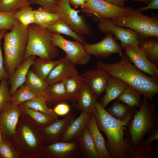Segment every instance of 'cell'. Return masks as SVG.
I'll list each match as a JSON object with an SVG mask.
<instances>
[{
  "label": "cell",
  "instance_id": "f35d334b",
  "mask_svg": "<svg viewBox=\"0 0 158 158\" xmlns=\"http://www.w3.org/2000/svg\"><path fill=\"white\" fill-rule=\"evenodd\" d=\"M131 107L125 104H122L118 101H115L107 111L111 116L119 120L124 119Z\"/></svg>",
  "mask_w": 158,
  "mask_h": 158
},
{
  "label": "cell",
  "instance_id": "7bdbcfd3",
  "mask_svg": "<svg viewBox=\"0 0 158 158\" xmlns=\"http://www.w3.org/2000/svg\"><path fill=\"white\" fill-rule=\"evenodd\" d=\"M59 0H30V4L39 5L45 10L55 13V9Z\"/></svg>",
  "mask_w": 158,
  "mask_h": 158
},
{
  "label": "cell",
  "instance_id": "ee69618b",
  "mask_svg": "<svg viewBox=\"0 0 158 158\" xmlns=\"http://www.w3.org/2000/svg\"><path fill=\"white\" fill-rule=\"evenodd\" d=\"M70 109L69 105L63 102L56 105L52 110L57 116H63L68 114Z\"/></svg>",
  "mask_w": 158,
  "mask_h": 158
},
{
  "label": "cell",
  "instance_id": "b9f144b4",
  "mask_svg": "<svg viewBox=\"0 0 158 158\" xmlns=\"http://www.w3.org/2000/svg\"><path fill=\"white\" fill-rule=\"evenodd\" d=\"M17 21L12 14L0 12V30L11 31Z\"/></svg>",
  "mask_w": 158,
  "mask_h": 158
},
{
  "label": "cell",
  "instance_id": "bcb514c9",
  "mask_svg": "<svg viewBox=\"0 0 158 158\" xmlns=\"http://www.w3.org/2000/svg\"><path fill=\"white\" fill-rule=\"evenodd\" d=\"M158 140V129H156L153 131L151 134L147 137L146 139L143 140L140 144L141 145L147 146L150 145L153 141Z\"/></svg>",
  "mask_w": 158,
  "mask_h": 158
},
{
  "label": "cell",
  "instance_id": "ac0fdd59",
  "mask_svg": "<svg viewBox=\"0 0 158 158\" xmlns=\"http://www.w3.org/2000/svg\"><path fill=\"white\" fill-rule=\"evenodd\" d=\"M75 64L66 56L52 70L46 81L49 85L64 81L71 76L77 75Z\"/></svg>",
  "mask_w": 158,
  "mask_h": 158
},
{
  "label": "cell",
  "instance_id": "8992f818",
  "mask_svg": "<svg viewBox=\"0 0 158 158\" xmlns=\"http://www.w3.org/2000/svg\"><path fill=\"white\" fill-rule=\"evenodd\" d=\"M28 41L25 58L33 55L52 60L59 54L58 47L54 44L53 33L35 23L28 27Z\"/></svg>",
  "mask_w": 158,
  "mask_h": 158
},
{
  "label": "cell",
  "instance_id": "c3c4849f",
  "mask_svg": "<svg viewBox=\"0 0 158 158\" xmlns=\"http://www.w3.org/2000/svg\"><path fill=\"white\" fill-rule=\"evenodd\" d=\"M158 9V0H151L150 3L145 7L142 6L138 8L139 10L142 12L149 9Z\"/></svg>",
  "mask_w": 158,
  "mask_h": 158
},
{
  "label": "cell",
  "instance_id": "30bf717a",
  "mask_svg": "<svg viewBox=\"0 0 158 158\" xmlns=\"http://www.w3.org/2000/svg\"><path fill=\"white\" fill-rule=\"evenodd\" d=\"M52 40L54 44L63 50L66 56L75 65H84L90 61V55L85 52L83 45L80 43L67 40L56 33H53Z\"/></svg>",
  "mask_w": 158,
  "mask_h": 158
},
{
  "label": "cell",
  "instance_id": "d590c367",
  "mask_svg": "<svg viewBox=\"0 0 158 158\" xmlns=\"http://www.w3.org/2000/svg\"><path fill=\"white\" fill-rule=\"evenodd\" d=\"M36 97L35 95L24 83L11 96L10 100L13 103L19 105L23 102Z\"/></svg>",
  "mask_w": 158,
  "mask_h": 158
},
{
  "label": "cell",
  "instance_id": "836d02e7",
  "mask_svg": "<svg viewBox=\"0 0 158 158\" xmlns=\"http://www.w3.org/2000/svg\"><path fill=\"white\" fill-rule=\"evenodd\" d=\"M157 157V154L152 151L150 145L144 146L140 144L130 146L126 158H155Z\"/></svg>",
  "mask_w": 158,
  "mask_h": 158
},
{
  "label": "cell",
  "instance_id": "277c9868",
  "mask_svg": "<svg viewBox=\"0 0 158 158\" xmlns=\"http://www.w3.org/2000/svg\"><path fill=\"white\" fill-rule=\"evenodd\" d=\"M28 38V27L18 20L13 28L4 35V66L8 78L25 59Z\"/></svg>",
  "mask_w": 158,
  "mask_h": 158
},
{
  "label": "cell",
  "instance_id": "9a60e30c",
  "mask_svg": "<svg viewBox=\"0 0 158 158\" xmlns=\"http://www.w3.org/2000/svg\"><path fill=\"white\" fill-rule=\"evenodd\" d=\"M123 49L125 50V53L137 68L142 72L158 79V66L147 59L138 45H128L125 46Z\"/></svg>",
  "mask_w": 158,
  "mask_h": 158
},
{
  "label": "cell",
  "instance_id": "f5cc1de1",
  "mask_svg": "<svg viewBox=\"0 0 158 158\" xmlns=\"http://www.w3.org/2000/svg\"><path fill=\"white\" fill-rule=\"evenodd\" d=\"M1 81H0V83H1Z\"/></svg>",
  "mask_w": 158,
  "mask_h": 158
},
{
  "label": "cell",
  "instance_id": "4fadbf2b",
  "mask_svg": "<svg viewBox=\"0 0 158 158\" xmlns=\"http://www.w3.org/2000/svg\"><path fill=\"white\" fill-rule=\"evenodd\" d=\"M98 28L103 33L111 32L115 35V40H119L123 49L128 45H138L139 37L137 33L130 29H124L116 26L110 19L101 20L98 22Z\"/></svg>",
  "mask_w": 158,
  "mask_h": 158
},
{
  "label": "cell",
  "instance_id": "f546056e",
  "mask_svg": "<svg viewBox=\"0 0 158 158\" xmlns=\"http://www.w3.org/2000/svg\"><path fill=\"white\" fill-rule=\"evenodd\" d=\"M25 83L36 97L44 98V91L49 84L36 75L31 69L28 71Z\"/></svg>",
  "mask_w": 158,
  "mask_h": 158
},
{
  "label": "cell",
  "instance_id": "cb8c5ba5",
  "mask_svg": "<svg viewBox=\"0 0 158 158\" xmlns=\"http://www.w3.org/2000/svg\"><path fill=\"white\" fill-rule=\"evenodd\" d=\"M44 98L48 107L68 101L63 81L49 85L44 91Z\"/></svg>",
  "mask_w": 158,
  "mask_h": 158
},
{
  "label": "cell",
  "instance_id": "7c38bea8",
  "mask_svg": "<svg viewBox=\"0 0 158 158\" xmlns=\"http://www.w3.org/2000/svg\"><path fill=\"white\" fill-rule=\"evenodd\" d=\"M22 112L18 105L10 100L0 112V128L5 139L10 140L14 135Z\"/></svg>",
  "mask_w": 158,
  "mask_h": 158
},
{
  "label": "cell",
  "instance_id": "7a4b0ae2",
  "mask_svg": "<svg viewBox=\"0 0 158 158\" xmlns=\"http://www.w3.org/2000/svg\"><path fill=\"white\" fill-rule=\"evenodd\" d=\"M120 55V59L116 63H107L99 61L97 67L109 75L121 79L152 102L153 97L158 93V79L147 76L139 70L125 53Z\"/></svg>",
  "mask_w": 158,
  "mask_h": 158
},
{
  "label": "cell",
  "instance_id": "816d5d0a",
  "mask_svg": "<svg viewBox=\"0 0 158 158\" xmlns=\"http://www.w3.org/2000/svg\"><path fill=\"white\" fill-rule=\"evenodd\" d=\"M5 139L2 131L0 128V145Z\"/></svg>",
  "mask_w": 158,
  "mask_h": 158
},
{
  "label": "cell",
  "instance_id": "6da1fadb",
  "mask_svg": "<svg viewBox=\"0 0 158 158\" xmlns=\"http://www.w3.org/2000/svg\"><path fill=\"white\" fill-rule=\"evenodd\" d=\"M137 110L131 107L126 117L119 120L109 114L97 101L93 113L99 130L108 139L105 145L111 158H126L130 145V137L128 133L124 138L123 128L128 126Z\"/></svg>",
  "mask_w": 158,
  "mask_h": 158
},
{
  "label": "cell",
  "instance_id": "d4e9b609",
  "mask_svg": "<svg viewBox=\"0 0 158 158\" xmlns=\"http://www.w3.org/2000/svg\"><path fill=\"white\" fill-rule=\"evenodd\" d=\"M138 46L151 63L158 66V38L148 37L138 39Z\"/></svg>",
  "mask_w": 158,
  "mask_h": 158
},
{
  "label": "cell",
  "instance_id": "f907efd6",
  "mask_svg": "<svg viewBox=\"0 0 158 158\" xmlns=\"http://www.w3.org/2000/svg\"><path fill=\"white\" fill-rule=\"evenodd\" d=\"M123 1L126 2L128 1H139L145 4L146 5H147L150 2L151 0H122Z\"/></svg>",
  "mask_w": 158,
  "mask_h": 158
},
{
  "label": "cell",
  "instance_id": "681fc988",
  "mask_svg": "<svg viewBox=\"0 0 158 158\" xmlns=\"http://www.w3.org/2000/svg\"><path fill=\"white\" fill-rule=\"evenodd\" d=\"M111 4L119 7L123 8L125 7L124 2L122 0H104Z\"/></svg>",
  "mask_w": 158,
  "mask_h": 158
},
{
  "label": "cell",
  "instance_id": "7dc6e473",
  "mask_svg": "<svg viewBox=\"0 0 158 158\" xmlns=\"http://www.w3.org/2000/svg\"><path fill=\"white\" fill-rule=\"evenodd\" d=\"M87 0H69V2L74 7V9L80 6L82 10L85 9L86 7V1Z\"/></svg>",
  "mask_w": 158,
  "mask_h": 158
},
{
  "label": "cell",
  "instance_id": "9c48e42d",
  "mask_svg": "<svg viewBox=\"0 0 158 158\" xmlns=\"http://www.w3.org/2000/svg\"><path fill=\"white\" fill-rule=\"evenodd\" d=\"M86 7L82 10L93 20L99 22L101 20L112 19L120 16H129L133 9L129 7L121 8L104 0H87Z\"/></svg>",
  "mask_w": 158,
  "mask_h": 158
},
{
  "label": "cell",
  "instance_id": "44dd1931",
  "mask_svg": "<svg viewBox=\"0 0 158 158\" xmlns=\"http://www.w3.org/2000/svg\"><path fill=\"white\" fill-rule=\"evenodd\" d=\"M36 58V56L33 55L27 58L8 78V83L10 85V93L11 96L25 83L28 71Z\"/></svg>",
  "mask_w": 158,
  "mask_h": 158
},
{
  "label": "cell",
  "instance_id": "2e32d148",
  "mask_svg": "<svg viewBox=\"0 0 158 158\" xmlns=\"http://www.w3.org/2000/svg\"><path fill=\"white\" fill-rule=\"evenodd\" d=\"M82 75L85 84L97 99L105 90L109 75L97 67L87 70Z\"/></svg>",
  "mask_w": 158,
  "mask_h": 158
},
{
  "label": "cell",
  "instance_id": "3957f363",
  "mask_svg": "<svg viewBox=\"0 0 158 158\" xmlns=\"http://www.w3.org/2000/svg\"><path fill=\"white\" fill-rule=\"evenodd\" d=\"M10 140L21 158H42L46 144L40 127L27 115L23 113L20 116Z\"/></svg>",
  "mask_w": 158,
  "mask_h": 158
},
{
  "label": "cell",
  "instance_id": "60d3db41",
  "mask_svg": "<svg viewBox=\"0 0 158 158\" xmlns=\"http://www.w3.org/2000/svg\"><path fill=\"white\" fill-rule=\"evenodd\" d=\"M8 78L7 77L4 78L0 83V112L3 107L9 100L10 93Z\"/></svg>",
  "mask_w": 158,
  "mask_h": 158
},
{
  "label": "cell",
  "instance_id": "f6af8a7d",
  "mask_svg": "<svg viewBox=\"0 0 158 158\" xmlns=\"http://www.w3.org/2000/svg\"><path fill=\"white\" fill-rule=\"evenodd\" d=\"M7 30H0V81L4 77H7L4 66V59L3 56L1 47V42L2 38H4V35Z\"/></svg>",
  "mask_w": 158,
  "mask_h": 158
},
{
  "label": "cell",
  "instance_id": "7402d4cb",
  "mask_svg": "<svg viewBox=\"0 0 158 158\" xmlns=\"http://www.w3.org/2000/svg\"><path fill=\"white\" fill-rule=\"evenodd\" d=\"M128 85L121 79L109 75L108 83L105 91V95L101 98L100 103L105 109L108 104L116 99Z\"/></svg>",
  "mask_w": 158,
  "mask_h": 158
},
{
  "label": "cell",
  "instance_id": "d6986e66",
  "mask_svg": "<svg viewBox=\"0 0 158 158\" xmlns=\"http://www.w3.org/2000/svg\"><path fill=\"white\" fill-rule=\"evenodd\" d=\"M90 114L81 112L79 116L73 119L68 124L61 135L59 142H67L78 140L86 127Z\"/></svg>",
  "mask_w": 158,
  "mask_h": 158
},
{
  "label": "cell",
  "instance_id": "5bb4252c",
  "mask_svg": "<svg viewBox=\"0 0 158 158\" xmlns=\"http://www.w3.org/2000/svg\"><path fill=\"white\" fill-rule=\"evenodd\" d=\"M99 42L94 44L87 42L83 45L85 52L98 58H107L113 54H120L122 49L113 37L114 34L110 32Z\"/></svg>",
  "mask_w": 158,
  "mask_h": 158
},
{
  "label": "cell",
  "instance_id": "5b68a950",
  "mask_svg": "<svg viewBox=\"0 0 158 158\" xmlns=\"http://www.w3.org/2000/svg\"><path fill=\"white\" fill-rule=\"evenodd\" d=\"M127 127L132 146L140 144L146 134L158 129V114L148 98L144 96L140 109L137 110Z\"/></svg>",
  "mask_w": 158,
  "mask_h": 158
},
{
  "label": "cell",
  "instance_id": "db71d44e",
  "mask_svg": "<svg viewBox=\"0 0 158 158\" xmlns=\"http://www.w3.org/2000/svg\"><path fill=\"white\" fill-rule=\"evenodd\" d=\"M0 1H1V0H0Z\"/></svg>",
  "mask_w": 158,
  "mask_h": 158
},
{
  "label": "cell",
  "instance_id": "8fae6325",
  "mask_svg": "<svg viewBox=\"0 0 158 158\" xmlns=\"http://www.w3.org/2000/svg\"><path fill=\"white\" fill-rule=\"evenodd\" d=\"M42 158H77L82 155L78 140L45 145Z\"/></svg>",
  "mask_w": 158,
  "mask_h": 158
},
{
  "label": "cell",
  "instance_id": "e0dca14e",
  "mask_svg": "<svg viewBox=\"0 0 158 158\" xmlns=\"http://www.w3.org/2000/svg\"><path fill=\"white\" fill-rule=\"evenodd\" d=\"M75 114L70 113L62 119H58L51 124L40 128L45 144L49 145L60 141V137Z\"/></svg>",
  "mask_w": 158,
  "mask_h": 158
},
{
  "label": "cell",
  "instance_id": "ba28073f",
  "mask_svg": "<svg viewBox=\"0 0 158 158\" xmlns=\"http://www.w3.org/2000/svg\"><path fill=\"white\" fill-rule=\"evenodd\" d=\"M80 11L73 8L69 0H59L55 9V13L77 34L92 37L90 25L84 16L79 14Z\"/></svg>",
  "mask_w": 158,
  "mask_h": 158
},
{
  "label": "cell",
  "instance_id": "83f0119b",
  "mask_svg": "<svg viewBox=\"0 0 158 158\" xmlns=\"http://www.w3.org/2000/svg\"><path fill=\"white\" fill-rule=\"evenodd\" d=\"M61 61V59L53 61L40 57L36 58L31 66V70L39 77L46 81L50 72Z\"/></svg>",
  "mask_w": 158,
  "mask_h": 158
},
{
  "label": "cell",
  "instance_id": "52a82bcc",
  "mask_svg": "<svg viewBox=\"0 0 158 158\" xmlns=\"http://www.w3.org/2000/svg\"><path fill=\"white\" fill-rule=\"evenodd\" d=\"M116 26L126 27L136 32L139 39L156 36L158 34V18L154 14L151 17L142 13L138 9H133L127 16H120L111 19Z\"/></svg>",
  "mask_w": 158,
  "mask_h": 158
},
{
  "label": "cell",
  "instance_id": "f1b7e54d",
  "mask_svg": "<svg viewBox=\"0 0 158 158\" xmlns=\"http://www.w3.org/2000/svg\"><path fill=\"white\" fill-rule=\"evenodd\" d=\"M47 29L50 31L59 34H62L72 38L75 41L83 45L87 43L85 37L77 34L64 20L60 18Z\"/></svg>",
  "mask_w": 158,
  "mask_h": 158
},
{
  "label": "cell",
  "instance_id": "603a6c76",
  "mask_svg": "<svg viewBox=\"0 0 158 158\" xmlns=\"http://www.w3.org/2000/svg\"><path fill=\"white\" fill-rule=\"evenodd\" d=\"M97 99L85 84L82 88L73 106L81 112L93 113Z\"/></svg>",
  "mask_w": 158,
  "mask_h": 158
},
{
  "label": "cell",
  "instance_id": "4dcf8cb0",
  "mask_svg": "<svg viewBox=\"0 0 158 158\" xmlns=\"http://www.w3.org/2000/svg\"><path fill=\"white\" fill-rule=\"evenodd\" d=\"M18 106L22 112L30 116L40 128L47 126L58 119L50 117L37 110L26 107L22 104Z\"/></svg>",
  "mask_w": 158,
  "mask_h": 158
},
{
  "label": "cell",
  "instance_id": "ffe728a7",
  "mask_svg": "<svg viewBox=\"0 0 158 158\" xmlns=\"http://www.w3.org/2000/svg\"><path fill=\"white\" fill-rule=\"evenodd\" d=\"M86 127L92 137L100 158H111L106 148L104 138L98 127L94 113L91 114Z\"/></svg>",
  "mask_w": 158,
  "mask_h": 158
},
{
  "label": "cell",
  "instance_id": "d6a6232c",
  "mask_svg": "<svg viewBox=\"0 0 158 158\" xmlns=\"http://www.w3.org/2000/svg\"><path fill=\"white\" fill-rule=\"evenodd\" d=\"M141 95L136 90L128 85L117 99L131 107L140 108L142 103Z\"/></svg>",
  "mask_w": 158,
  "mask_h": 158
},
{
  "label": "cell",
  "instance_id": "484cf974",
  "mask_svg": "<svg viewBox=\"0 0 158 158\" xmlns=\"http://www.w3.org/2000/svg\"><path fill=\"white\" fill-rule=\"evenodd\" d=\"M67 100L72 104L75 101L78 95L85 84L82 75L71 76L63 81Z\"/></svg>",
  "mask_w": 158,
  "mask_h": 158
},
{
  "label": "cell",
  "instance_id": "1f68e13d",
  "mask_svg": "<svg viewBox=\"0 0 158 158\" xmlns=\"http://www.w3.org/2000/svg\"><path fill=\"white\" fill-rule=\"evenodd\" d=\"M35 23L47 28L61 18L58 14L49 12L40 7L34 10Z\"/></svg>",
  "mask_w": 158,
  "mask_h": 158
},
{
  "label": "cell",
  "instance_id": "74e56055",
  "mask_svg": "<svg viewBox=\"0 0 158 158\" xmlns=\"http://www.w3.org/2000/svg\"><path fill=\"white\" fill-rule=\"evenodd\" d=\"M30 0H1L0 12L13 14L20 9L31 5Z\"/></svg>",
  "mask_w": 158,
  "mask_h": 158
},
{
  "label": "cell",
  "instance_id": "4316f807",
  "mask_svg": "<svg viewBox=\"0 0 158 158\" xmlns=\"http://www.w3.org/2000/svg\"><path fill=\"white\" fill-rule=\"evenodd\" d=\"M78 140L83 155L87 158H100L92 137L86 127Z\"/></svg>",
  "mask_w": 158,
  "mask_h": 158
},
{
  "label": "cell",
  "instance_id": "e575fe53",
  "mask_svg": "<svg viewBox=\"0 0 158 158\" xmlns=\"http://www.w3.org/2000/svg\"><path fill=\"white\" fill-rule=\"evenodd\" d=\"M28 107L37 110L50 117L58 119V116L53 111L52 109L47 106L44 98L36 97L22 103Z\"/></svg>",
  "mask_w": 158,
  "mask_h": 158
},
{
  "label": "cell",
  "instance_id": "8d00e7d4",
  "mask_svg": "<svg viewBox=\"0 0 158 158\" xmlns=\"http://www.w3.org/2000/svg\"><path fill=\"white\" fill-rule=\"evenodd\" d=\"M12 16L25 27H28L30 24L35 23L34 10L30 5L23 7Z\"/></svg>",
  "mask_w": 158,
  "mask_h": 158
},
{
  "label": "cell",
  "instance_id": "ab89813d",
  "mask_svg": "<svg viewBox=\"0 0 158 158\" xmlns=\"http://www.w3.org/2000/svg\"><path fill=\"white\" fill-rule=\"evenodd\" d=\"M0 158H21L10 140H4L0 145Z\"/></svg>",
  "mask_w": 158,
  "mask_h": 158
}]
</instances>
